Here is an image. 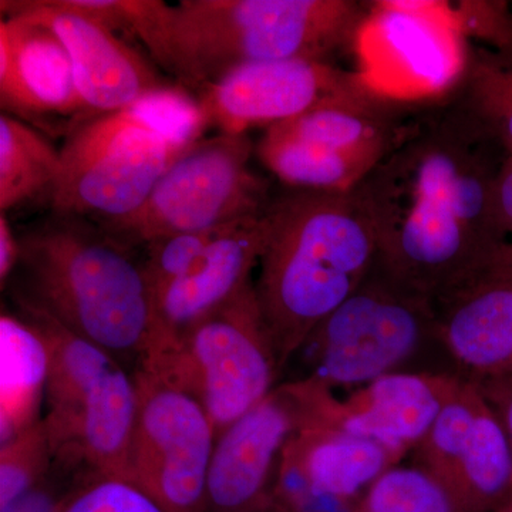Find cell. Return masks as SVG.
<instances>
[{"label": "cell", "instance_id": "cell-1", "mask_svg": "<svg viewBox=\"0 0 512 512\" xmlns=\"http://www.w3.org/2000/svg\"><path fill=\"white\" fill-rule=\"evenodd\" d=\"M508 156L467 103L403 121L352 191L384 271L436 308L484 281L505 248L495 184Z\"/></svg>", "mask_w": 512, "mask_h": 512}, {"label": "cell", "instance_id": "cell-2", "mask_svg": "<svg viewBox=\"0 0 512 512\" xmlns=\"http://www.w3.org/2000/svg\"><path fill=\"white\" fill-rule=\"evenodd\" d=\"M19 244L13 302L45 312L121 363L147 356L156 305L136 248L87 218L55 212Z\"/></svg>", "mask_w": 512, "mask_h": 512}, {"label": "cell", "instance_id": "cell-3", "mask_svg": "<svg viewBox=\"0 0 512 512\" xmlns=\"http://www.w3.org/2000/svg\"><path fill=\"white\" fill-rule=\"evenodd\" d=\"M348 0H133L131 33L185 86L202 90L245 64L323 60L365 18Z\"/></svg>", "mask_w": 512, "mask_h": 512}, {"label": "cell", "instance_id": "cell-4", "mask_svg": "<svg viewBox=\"0 0 512 512\" xmlns=\"http://www.w3.org/2000/svg\"><path fill=\"white\" fill-rule=\"evenodd\" d=\"M256 298L284 373L313 329L375 265V228L352 191L293 190L268 208Z\"/></svg>", "mask_w": 512, "mask_h": 512}, {"label": "cell", "instance_id": "cell-5", "mask_svg": "<svg viewBox=\"0 0 512 512\" xmlns=\"http://www.w3.org/2000/svg\"><path fill=\"white\" fill-rule=\"evenodd\" d=\"M207 128L198 100L175 87L83 121L60 151L52 212L99 224L134 214Z\"/></svg>", "mask_w": 512, "mask_h": 512}, {"label": "cell", "instance_id": "cell-6", "mask_svg": "<svg viewBox=\"0 0 512 512\" xmlns=\"http://www.w3.org/2000/svg\"><path fill=\"white\" fill-rule=\"evenodd\" d=\"M292 360H298L299 373L291 380L330 392L394 373L458 375L441 342L436 306L387 274L377 259L365 281L313 329Z\"/></svg>", "mask_w": 512, "mask_h": 512}, {"label": "cell", "instance_id": "cell-7", "mask_svg": "<svg viewBox=\"0 0 512 512\" xmlns=\"http://www.w3.org/2000/svg\"><path fill=\"white\" fill-rule=\"evenodd\" d=\"M15 305V312L42 333L49 348L43 421L55 464L126 478L137 414L133 372L45 312Z\"/></svg>", "mask_w": 512, "mask_h": 512}, {"label": "cell", "instance_id": "cell-8", "mask_svg": "<svg viewBox=\"0 0 512 512\" xmlns=\"http://www.w3.org/2000/svg\"><path fill=\"white\" fill-rule=\"evenodd\" d=\"M137 365L156 370L194 397L217 439L258 406L282 375L255 282Z\"/></svg>", "mask_w": 512, "mask_h": 512}, {"label": "cell", "instance_id": "cell-9", "mask_svg": "<svg viewBox=\"0 0 512 512\" xmlns=\"http://www.w3.org/2000/svg\"><path fill=\"white\" fill-rule=\"evenodd\" d=\"M252 151L247 134L201 138L134 214L99 225L136 248L262 214L272 201L268 183L249 167Z\"/></svg>", "mask_w": 512, "mask_h": 512}, {"label": "cell", "instance_id": "cell-10", "mask_svg": "<svg viewBox=\"0 0 512 512\" xmlns=\"http://www.w3.org/2000/svg\"><path fill=\"white\" fill-rule=\"evenodd\" d=\"M464 36L457 10L448 2H377L353 37L356 77L367 92L389 103L434 99L463 76Z\"/></svg>", "mask_w": 512, "mask_h": 512}, {"label": "cell", "instance_id": "cell-11", "mask_svg": "<svg viewBox=\"0 0 512 512\" xmlns=\"http://www.w3.org/2000/svg\"><path fill=\"white\" fill-rule=\"evenodd\" d=\"M137 414L126 480L167 512H207L217 434L201 404L150 367L133 370Z\"/></svg>", "mask_w": 512, "mask_h": 512}, {"label": "cell", "instance_id": "cell-12", "mask_svg": "<svg viewBox=\"0 0 512 512\" xmlns=\"http://www.w3.org/2000/svg\"><path fill=\"white\" fill-rule=\"evenodd\" d=\"M467 380L454 373H394L346 392L288 380L302 426L325 427L379 441L410 454Z\"/></svg>", "mask_w": 512, "mask_h": 512}, {"label": "cell", "instance_id": "cell-13", "mask_svg": "<svg viewBox=\"0 0 512 512\" xmlns=\"http://www.w3.org/2000/svg\"><path fill=\"white\" fill-rule=\"evenodd\" d=\"M412 456L464 512H494L511 493V447L476 383L463 384Z\"/></svg>", "mask_w": 512, "mask_h": 512}, {"label": "cell", "instance_id": "cell-14", "mask_svg": "<svg viewBox=\"0 0 512 512\" xmlns=\"http://www.w3.org/2000/svg\"><path fill=\"white\" fill-rule=\"evenodd\" d=\"M366 90L356 74L323 60L286 59L245 64L201 90L207 126L225 134L272 127L296 119L325 101Z\"/></svg>", "mask_w": 512, "mask_h": 512}, {"label": "cell", "instance_id": "cell-15", "mask_svg": "<svg viewBox=\"0 0 512 512\" xmlns=\"http://www.w3.org/2000/svg\"><path fill=\"white\" fill-rule=\"evenodd\" d=\"M2 16L20 15L50 30L69 53L86 114L94 117L133 106L170 89L150 63L106 25L70 9L63 0H2Z\"/></svg>", "mask_w": 512, "mask_h": 512}, {"label": "cell", "instance_id": "cell-16", "mask_svg": "<svg viewBox=\"0 0 512 512\" xmlns=\"http://www.w3.org/2000/svg\"><path fill=\"white\" fill-rule=\"evenodd\" d=\"M291 384L279 383L215 443L207 480V512H268L282 457L302 427Z\"/></svg>", "mask_w": 512, "mask_h": 512}, {"label": "cell", "instance_id": "cell-17", "mask_svg": "<svg viewBox=\"0 0 512 512\" xmlns=\"http://www.w3.org/2000/svg\"><path fill=\"white\" fill-rule=\"evenodd\" d=\"M0 106L43 128L87 116L69 53L50 30L20 15L0 20Z\"/></svg>", "mask_w": 512, "mask_h": 512}, {"label": "cell", "instance_id": "cell-18", "mask_svg": "<svg viewBox=\"0 0 512 512\" xmlns=\"http://www.w3.org/2000/svg\"><path fill=\"white\" fill-rule=\"evenodd\" d=\"M268 234L266 210L239 222L168 286L156 299V333L147 355L170 345L254 282L252 272L259 265Z\"/></svg>", "mask_w": 512, "mask_h": 512}, {"label": "cell", "instance_id": "cell-19", "mask_svg": "<svg viewBox=\"0 0 512 512\" xmlns=\"http://www.w3.org/2000/svg\"><path fill=\"white\" fill-rule=\"evenodd\" d=\"M436 309L458 375L473 383L512 376V285L484 279Z\"/></svg>", "mask_w": 512, "mask_h": 512}, {"label": "cell", "instance_id": "cell-20", "mask_svg": "<svg viewBox=\"0 0 512 512\" xmlns=\"http://www.w3.org/2000/svg\"><path fill=\"white\" fill-rule=\"evenodd\" d=\"M406 456L345 431L302 426L285 448L282 467L320 497L356 505L376 480Z\"/></svg>", "mask_w": 512, "mask_h": 512}, {"label": "cell", "instance_id": "cell-21", "mask_svg": "<svg viewBox=\"0 0 512 512\" xmlns=\"http://www.w3.org/2000/svg\"><path fill=\"white\" fill-rule=\"evenodd\" d=\"M50 355L46 340L16 312L0 316V444L43 419Z\"/></svg>", "mask_w": 512, "mask_h": 512}, {"label": "cell", "instance_id": "cell-22", "mask_svg": "<svg viewBox=\"0 0 512 512\" xmlns=\"http://www.w3.org/2000/svg\"><path fill=\"white\" fill-rule=\"evenodd\" d=\"M255 151L272 174L295 190L335 194L355 190L360 181L382 160L326 150L276 133L271 128H266Z\"/></svg>", "mask_w": 512, "mask_h": 512}, {"label": "cell", "instance_id": "cell-23", "mask_svg": "<svg viewBox=\"0 0 512 512\" xmlns=\"http://www.w3.org/2000/svg\"><path fill=\"white\" fill-rule=\"evenodd\" d=\"M60 151L25 121L0 116V212L46 197L52 200L59 180Z\"/></svg>", "mask_w": 512, "mask_h": 512}, {"label": "cell", "instance_id": "cell-24", "mask_svg": "<svg viewBox=\"0 0 512 512\" xmlns=\"http://www.w3.org/2000/svg\"><path fill=\"white\" fill-rule=\"evenodd\" d=\"M353 512H464L433 476L423 468H390L357 501Z\"/></svg>", "mask_w": 512, "mask_h": 512}, {"label": "cell", "instance_id": "cell-25", "mask_svg": "<svg viewBox=\"0 0 512 512\" xmlns=\"http://www.w3.org/2000/svg\"><path fill=\"white\" fill-rule=\"evenodd\" d=\"M55 464L45 421L0 447V512L12 510L46 483Z\"/></svg>", "mask_w": 512, "mask_h": 512}, {"label": "cell", "instance_id": "cell-26", "mask_svg": "<svg viewBox=\"0 0 512 512\" xmlns=\"http://www.w3.org/2000/svg\"><path fill=\"white\" fill-rule=\"evenodd\" d=\"M241 221L231 222V224L221 225V227L171 235V237L157 239L143 247L146 251L143 258L144 272H146L148 286L153 293L154 305H156L158 296L168 286L197 264L198 259L218 239L224 237L232 228L237 227Z\"/></svg>", "mask_w": 512, "mask_h": 512}, {"label": "cell", "instance_id": "cell-27", "mask_svg": "<svg viewBox=\"0 0 512 512\" xmlns=\"http://www.w3.org/2000/svg\"><path fill=\"white\" fill-rule=\"evenodd\" d=\"M52 512H167L136 484L109 474L83 471Z\"/></svg>", "mask_w": 512, "mask_h": 512}, {"label": "cell", "instance_id": "cell-28", "mask_svg": "<svg viewBox=\"0 0 512 512\" xmlns=\"http://www.w3.org/2000/svg\"><path fill=\"white\" fill-rule=\"evenodd\" d=\"M476 384L503 426L512 453V376L494 377Z\"/></svg>", "mask_w": 512, "mask_h": 512}, {"label": "cell", "instance_id": "cell-29", "mask_svg": "<svg viewBox=\"0 0 512 512\" xmlns=\"http://www.w3.org/2000/svg\"><path fill=\"white\" fill-rule=\"evenodd\" d=\"M467 106L491 127L512 154V100H467Z\"/></svg>", "mask_w": 512, "mask_h": 512}, {"label": "cell", "instance_id": "cell-30", "mask_svg": "<svg viewBox=\"0 0 512 512\" xmlns=\"http://www.w3.org/2000/svg\"><path fill=\"white\" fill-rule=\"evenodd\" d=\"M495 211L505 238V248H512V156L501 168L495 184Z\"/></svg>", "mask_w": 512, "mask_h": 512}, {"label": "cell", "instance_id": "cell-31", "mask_svg": "<svg viewBox=\"0 0 512 512\" xmlns=\"http://www.w3.org/2000/svg\"><path fill=\"white\" fill-rule=\"evenodd\" d=\"M20 244L19 235L13 232L6 214L0 212V285L2 291L9 284L19 264Z\"/></svg>", "mask_w": 512, "mask_h": 512}, {"label": "cell", "instance_id": "cell-32", "mask_svg": "<svg viewBox=\"0 0 512 512\" xmlns=\"http://www.w3.org/2000/svg\"><path fill=\"white\" fill-rule=\"evenodd\" d=\"M485 279H493V281L512 285V248L504 249L501 252L500 258L495 262L493 271Z\"/></svg>", "mask_w": 512, "mask_h": 512}, {"label": "cell", "instance_id": "cell-33", "mask_svg": "<svg viewBox=\"0 0 512 512\" xmlns=\"http://www.w3.org/2000/svg\"><path fill=\"white\" fill-rule=\"evenodd\" d=\"M494 512H512V490L511 493L507 495V498L500 504V507L497 508Z\"/></svg>", "mask_w": 512, "mask_h": 512}, {"label": "cell", "instance_id": "cell-34", "mask_svg": "<svg viewBox=\"0 0 512 512\" xmlns=\"http://www.w3.org/2000/svg\"><path fill=\"white\" fill-rule=\"evenodd\" d=\"M511 156H512V154H511Z\"/></svg>", "mask_w": 512, "mask_h": 512}]
</instances>
